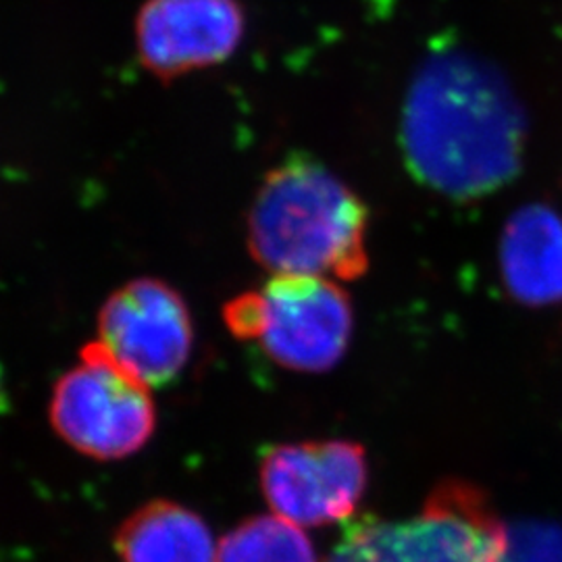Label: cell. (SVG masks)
I'll list each match as a JSON object with an SVG mask.
<instances>
[{"label":"cell","mask_w":562,"mask_h":562,"mask_svg":"<svg viewBox=\"0 0 562 562\" xmlns=\"http://www.w3.org/2000/svg\"><path fill=\"white\" fill-rule=\"evenodd\" d=\"M220 562H319L304 529L278 515L240 522L220 542Z\"/></svg>","instance_id":"obj_11"},{"label":"cell","mask_w":562,"mask_h":562,"mask_svg":"<svg viewBox=\"0 0 562 562\" xmlns=\"http://www.w3.org/2000/svg\"><path fill=\"white\" fill-rule=\"evenodd\" d=\"M102 350L146 387L173 382L192 355L194 327L180 294L165 281H130L99 315Z\"/></svg>","instance_id":"obj_7"},{"label":"cell","mask_w":562,"mask_h":562,"mask_svg":"<svg viewBox=\"0 0 562 562\" xmlns=\"http://www.w3.org/2000/svg\"><path fill=\"white\" fill-rule=\"evenodd\" d=\"M498 562H562V536L540 525L508 531V543Z\"/></svg>","instance_id":"obj_12"},{"label":"cell","mask_w":562,"mask_h":562,"mask_svg":"<svg viewBox=\"0 0 562 562\" xmlns=\"http://www.w3.org/2000/svg\"><path fill=\"white\" fill-rule=\"evenodd\" d=\"M4 404V394H2V373H0V406Z\"/></svg>","instance_id":"obj_13"},{"label":"cell","mask_w":562,"mask_h":562,"mask_svg":"<svg viewBox=\"0 0 562 562\" xmlns=\"http://www.w3.org/2000/svg\"><path fill=\"white\" fill-rule=\"evenodd\" d=\"M501 269L508 292L527 304L562 301V217L529 204L504 227Z\"/></svg>","instance_id":"obj_9"},{"label":"cell","mask_w":562,"mask_h":562,"mask_svg":"<svg viewBox=\"0 0 562 562\" xmlns=\"http://www.w3.org/2000/svg\"><path fill=\"white\" fill-rule=\"evenodd\" d=\"M401 140L406 167L423 186L452 201H475L519 171L525 117L487 60L436 48L411 81Z\"/></svg>","instance_id":"obj_1"},{"label":"cell","mask_w":562,"mask_h":562,"mask_svg":"<svg viewBox=\"0 0 562 562\" xmlns=\"http://www.w3.org/2000/svg\"><path fill=\"white\" fill-rule=\"evenodd\" d=\"M508 527L469 483H443L402 521L350 519L325 562H498Z\"/></svg>","instance_id":"obj_3"},{"label":"cell","mask_w":562,"mask_h":562,"mask_svg":"<svg viewBox=\"0 0 562 562\" xmlns=\"http://www.w3.org/2000/svg\"><path fill=\"white\" fill-rule=\"evenodd\" d=\"M50 423L60 440L80 454L120 461L153 438L157 408L150 387L125 373L92 341L55 385Z\"/></svg>","instance_id":"obj_5"},{"label":"cell","mask_w":562,"mask_h":562,"mask_svg":"<svg viewBox=\"0 0 562 562\" xmlns=\"http://www.w3.org/2000/svg\"><path fill=\"white\" fill-rule=\"evenodd\" d=\"M340 281L271 276L225 306L229 331L252 341L280 367L323 373L341 361L352 338V304Z\"/></svg>","instance_id":"obj_4"},{"label":"cell","mask_w":562,"mask_h":562,"mask_svg":"<svg viewBox=\"0 0 562 562\" xmlns=\"http://www.w3.org/2000/svg\"><path fill=\"white\" fill-rule=\"evenodd\" d=\"M369 211L327 165L296 153L262 178L248 248L271 276L359 280L369 267Z\"/></svg>","instance_id":"obj_2"},{"label":"cell","mask_w":562,"mask_h":562,"mask_svg":"<svg viewBox=\"0 0 562 562\" xmlns=\"http://www.w3.org/2000/svg\"><path fill=\"white\" fill-rule=\"evenodd\" d=\"M117 554L121 562H220V542L190 508L155 501L121 525Z\"/></svg>","instance_id":"obj_10"},{"label":"cell","mask_w":562,"mask_h":562,"mask_svg":"<svg viewBox=\"0 0 562 562\" xmlns=\"http://www.w3.org/2000/svg\"><path fill=\"white\" fill-rule=\"evenodd\" d=\"M259 480L271 513L306 529L355 517L369 464L359 443H281L262 452Z\"/></svg>","instance_id":"obj_6"},{"label":"cell","mask_w":562,"mask_h":562,"mask_svg":"<svg viewBox=\"0 0 562 562\" xmlns=\"http://www.w3.org/2000/svg\"><path fill=\"white\" fill-rule=\"evenodd\" d=\"M246 32L238 0H146L136 20L140 63L161 80L217 67Z\"/></svg>","instance_id":"obj_8"}]
</instances>
